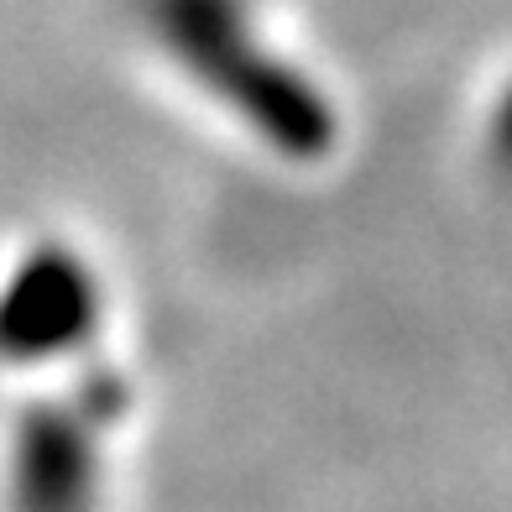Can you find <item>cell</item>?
<instances>
[{"instance_id":"obj_1","label":"cell","mask_w":512,"mask_h":512,"mask_svg":"<svg viewBox=\"0 0 512 512\" xmlns=\"http://www.w3.org/2000/svg\"><path fill=\"white\" fill-rule=\"evenodd\" d=\"M162 27H168L178 58L199 79L220 89L225 105H236L246 121L288 157H319L335 142V110L293 74L262 58L246 42L241 53V27L230 0H162Z\"/></svg>"},{"instance_id":"obj_2","label":"cell","mask_w":512,"mask_h":512,"mask_svg":"<svg viewBox=\"0 0 512 512\" xmlns=\"http://www.w3.org/2000/svg\"><path fill=\"white\" fill-rule=\"evenodd\" d=\"M126 408V382L100 377L74 408L42 403L21 418L11 450V502L16 512H95L100 450L95 439Z\"/></svg>"},{"instance_id":"obj_3","label":"cell","mask_w":512,"mask_h":512,"mask_svg":"<svg viewBox=\"0 0 512 512\" xmlns=\"http://www.w3.org/2000/svg\"><path fill=\"white\" fill-rule=\"evenodd\" d=\"M100 330V283L84 256L42 246L0 288V361H58Z\"/></svg>"},{"instance_id":"obj_4","label":"cell","mask_w":512,"mask_h":512,"mask_svg":"<svg viewBox=\"0 0 512 512\" xmlns=\"http://www.w3.org/2000/svg\"><path fill=\"white\" fill-rule=\"evenodd\" d=\"M486 142H492L497 168L512 178V84L502 89V100H497V110H492V126H486Z\"/></svg>"}]
</instances>
